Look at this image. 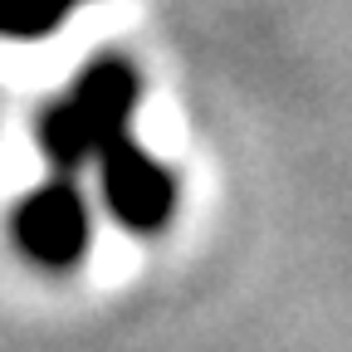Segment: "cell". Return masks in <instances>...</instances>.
<instances>
[{
  "instance_id": "6da1fadb",
  "label": "cell",
  "mask_w": 352,
  "mask_h": 352,
  "mask_svg": "<svg viewBox=\"0 0 352 352\" xmlns=\"http://www.w3.org/2000/svg\"><path fill=\"white\" fill-rule=\"evenodd\" d=\"M142 122V74L122 54L88 59L50 103L34 113V147L50 171L83 176L108 147Z\"/></svg>"
},
{
  "instance_id": "7a4b0ae2",
  "label": "cell",
  "mask_w": 352,
  "mask_h": 352,
  "mask_svg": "<svg viewBox=\"0 0 352 352\" xmlns=\"http://www.w3.org/2000/svg\"><path fill=\"white\" fill-rule=\"evenodd\" d=\"M6 235H10V250L34 274L64 279L94 259L98 235H103V215L78 176L44 171L6 210Z\"/></svg>"
},
{
  "instance_id": "277c9868",
  "label": "cell",
  "mask_w": 352,
  "mask_h": 352,
  "mask_svg": "<svg viewBox=\"0 0 352 352\" xmlns=\"http://www.w3.org/2000/svg\"><path fill=\"white\" fill-rule=\"evenodd\" d=\"M103 0H0V44H44Z\"/></svg>"
},
{
  "instance_id": "3957f363",
  "label": "cell",
  "mask_w": 352,
  "mask_h": 352,
  "mask_svg": "<svg viewBox=\"0 0 352 352\" xmlns=\"http://www.w3.org/2000/svg\"><path fill=\"white\" fill-rule=\"evenodd\" d=\"M78 182L94 196L103 226L132 235V240H157L176 226L186 201L182 171H176L157 147L142 142V132L122 138L118 147H108Z\"/></svg>"
}]
</instances>
